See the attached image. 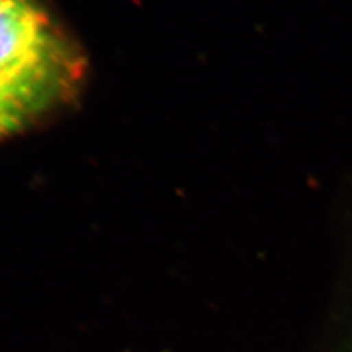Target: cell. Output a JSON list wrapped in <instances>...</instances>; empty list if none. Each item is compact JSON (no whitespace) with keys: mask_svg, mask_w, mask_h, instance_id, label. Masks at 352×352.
Returning <instances> with one entry per match:
<instances>
[{"mask_svg":"<svg viewBox=\"0 0 352 352\" xmlns=\"http://www.w3.org/2000/svg\"><path fill=\"white\" fill-rule=\"evenodd\" d=\"M82 52L40 0H0V80L54 110L81 93Z\"/></svg>","mask_w":352,"mask_h":352,"instance_id":"obj_1","label":"cell"},{"mask_svg":"<svg viewBox=\"0 0 352 352\" xmlns=\"http://www.w3.org/2000/svg\"><path fill=\"white\" fill-rule=\"evenodd\" d=\"M53 112L41 98L0 80V141L36 125Z\"/></svg>","mask_w":352,"mask_h":352,"instance_id":"obj_2","label":"cell"}]
</instances>
